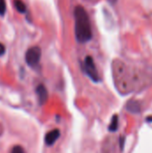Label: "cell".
<instances>
[{
    "label": "cell",
    "mask_w": 152,
    "mask_h": 153,
    "mask_svg": "<svg viewBox=\"0 0 152 153\" xmlns=\"http://www.w3.org/2000/svg\"><path fill=\"white\" fill-rule=\"evenodd\" d=\"M11 153H26L25 150L21 146V145H15L13 147Z\"/></svg>",
    "instance_id": "cell-10"
},
{
    "label": "cell",
    "mask_w": 152,
    "mask_h": 153,
    "mask_svg": "<svg viewBox=\"0 0 152 153\" xmlns=\"http://www.w3.org/2000/svg\"><path fill=\"white\" fill-rule=\"evenodd\" d=\"M117 128H118V116L114 115L112 117V120L110 122V125L108 126V130L111 133H114L117 130Z\"/></svg>",
    "instance_id": "cell-8"
},
{
    "label": "cell",
    "mask_w": 152,
    "mask_h": 153,
    "mask_svg": "<svg viewBox=\"0 0 152 153\" xmlns=\"http://www.w3.org/2000/svg\"><path fill=\"white\" fill-rule=\"evenodd\" d=\"M13 4H14V6H15L16 10L19 13H26L27 7H26V4H24L23 1H22V0H14Z\"/></svg>",
    "instance_id": "cell-7"
},
{
    "label": "cell",
    "mask_w": 152,
    "mask_h": 153,
    "mask_svg": "<svg viewBox=\"0 0 152 153\" xmlns=\"http://www.w3.org/2000/svg\"><path fill=\"white\" fill-rule=\"evenodd\" d=\"M147 121H150V122H152V117H149L147 118Z\"/></svg>",
    "instance_id": "cell-13"
},
{
    "label": "cell",
    "mask_w": 152,
    "mask_h": 153,
    "mask_svg": "<svg viewBox=\"0 0 152 153\" xmlns=\"http://www.w3.org/2000/svg\"><path fill=\"white\" fill-rule=\"evenodd\" d=\"M6 11V3L5 0H0V15H4Z\"/></svg>",
    "instance_id": "cell-9"
},
{
    "label": "cell",
    "mask_w": 152,
    "mask_h": 153,
    "mask_svg": "<svg viewBox=\"0 0 152 153\" xmlns=\"http://www.w3.org/2000/svg\"><path fill=\"white\" fill-rule=\"evenodd\" d=\"M74 20V32L76 40L82 44L89 42L92 39L93 33L89 14L82 5H78L75 7Z\"/></svg>",
    "instance_id": "cell-1"
},
{
    "label": "cell",
    "mask_w": 152,
    "mask_h": 153,
    "mask_svg": "<svg viewBox=\"0 0 152 153\" xmlns=\"http://www.w3.org/2000/svg\"><path fill=\"white\" fill-rule=\"evenodd\" d=\"M108 1L112 5H114V4H116L117 3V1H118V0H108Z\"/></svg>",
    "instance_id": "cell-12"
},
{
    "label": "cell",
    "mask_w": 152,
    "mask_h": 153,
    "mask_svg": "<svg viewBox=\"0 0 152 153\" xmlns=\"http://www.w3.org/2000/svg\"><path fill=\"white\" fill-rule=\"evenodd\" d=\"M41 58V49L38 46L30 48L25 54V61L30 67H35L39 65Z\"/></svg>",
    "instance_id": "cell-3"
},
{
    "label": "cell",
    "mask_w": 152,
    "mask_h": 153,
    "mask_svg": "<svg viewBox=\"0 0 152 153\" xmlns=\"http://www.w3.org/2000/svg\"><path fill=\"white\" fill-rule=\"evenodd\" d=\"M4 52H5V48H4V46L2 43H0V56H3V55L4 54Z\"/></svg>",
    "instance_id": "cell-11"
},
{
    "label": "cell",
    "mask_w": 152,
    "mask_h": 153,
    "mask_svg": "<svg viewBox=\"0 0 152 153\" xmlns=\"http://www.w3.org/2000/svg\"><path fill=\"white\" fill-rule=\"evenodd\" d=\"M36 93H37L39 103L40 105L45 104L47 100V98H48V93H47V88L43 84H39L36 88Z\"/></svg>",
    "instance_id": "cell-4"
},
{
    "label": "cell",
    "mask_w": 152,
    "mask_h": 153,
    "mask_svg": "<svg viewBox=\"0 0 152 153\" xmlns=\"http://www.w3.org/2000/svg\"><path fill=\"white\" fill-rule=\"evenodd\" d=\"M60 136V131L59 129H54L50 132H48L45 136V143L47 146H52L59 138Z\"/></svg>",
    "instance_id": "cell-5"
},
{
    "label": "cell",
    "mask_w": 152,
    "mask_h": 153,
    "mask_svg": "<svg viewBox=\"0 0 152 153\" xmlns=\"http://www.w3.org/2000/svg\"><path fill=\"white\" fill-rule=\"evenodd\" d=\"M82 68L85 72V74L89 76V78L93 81L94 82H99L100 78H99V74L98 72V69L95 65L94 60L90 56H87L84 59L83 65H82Z\"/></svg>",
    "instance_id": "cell-2"
},
{
    "label": "cell",
    "mask_w": 152,
    "mask_h": 153,
    "mask_svg": "<svg viewBox=\"0 0 152 153\" xmlns=\"http://www.w3.org/2000/svg\"><path fill=\"white\" fill-rule=\"evenodd\" d=\"M126 108L128 111L133 112V113H137V112H140V110H141L140 104L137 101H129L127 103Z\"/></svg>",
    "instance_id": "cell-6"
}]
</instances>
